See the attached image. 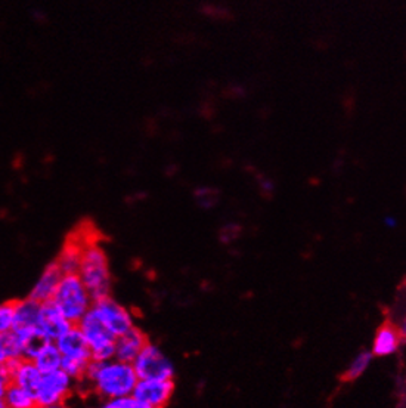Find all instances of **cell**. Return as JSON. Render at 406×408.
<instances>
[{
  "label": "cell",
  "mask_w": 406,
  "mask_h": 408,
  "mask_svg": "<svg viewBox=\"0 0 406 408\" xmlns=\"http://www.w3.org/2000/svg\"><path fill=\"white\" fill-rule=\"evenodd\" d=\"M92 389L102 401L133 394L137 383V376L133 366L115 358L107 361L92 360L80 380Z\"/></svg>",
  "instance_id": "6da1fadb"
},
{
  "label": "cell",
  "mask_w": 406,
  "mask_h": 408,
  "mask_svg": "<svg viewBox=\"0 0 406 408\" xmlns=\"http://www.w3.org/2000/svg\"><path fill=\"white\" fill-rule=\"evenodd\" d=\"M77 276L94 300L111 296L113 277L108 256L94 238L83 246Z\"/></svg>",
  "instance_id": "7a4b0ae2"
},
{
  "label": "cell",
  "mask_w": 406,
  "mask_h": 408,
  "mask_svg": "<svg viewBox=\"0 0 406 408\" xmlns=\"http://www.w3.org/2000/svg\"><path fill=\"white\" fill-rule=\"evenodd\" d=\"M50 300L74 326L87 314L94 303L92 296L77 274H64Z\"/></svg>",
  "instance_id": "3957f363"
},
{
  "label": "cell",
  "mask_w": 406,
  "mask_h": 408,
  "mask_svg": "<svg viewBox=\"0 0 406 408\" xmlns=\"http://www.w3.org/2000/svg\"><path fill=\"white\" fill-rule=\"evenodd\" d=\"M54 344L62 356L61 370H64L76 382H80L84 376L87 366L92 361V356L79 327L73 326L60 339H57Z\"/></svg>",
  "instance_id": "277c9868"
},
{
  "label": "cell",
  "mask_w": 406,
  "mask_h": 408,
  "mask_svg": "<svg viewBox=\"0 0 406 408\" xmlns=\"http://www.w3.org/2000/svg\"><path fill=\"white\" fill-rule=\"evenodd\" d=\"M76 326L79 327L86 340L87 348L91 351L92 360L107 361L114 358L117 337L102 324V321L96 317V314L92 310L87 311V314L77 322Z\"/></svg>",
  "instance_id": "5b68a950"
},
{
  "label": "cell",
  "mask_w": 406,
  "mask_h": 408,
  "mask_svg": "<svg viewBox=\"0 0 406 408\" xmlns=\"http://www.w3.org/2000/svg\"><path fill=\"white\" fill-rule=\"evenodd\" d=\"M137 380H166L174 378V364L169 356L151 342L137 353L132 363Z\"/></svg>",
  "instance_id": "8992f818"
},
{
  "label": "cell",
  "mask_w": 406,
  "mask_h": 408,
  "mask_svg": "<svg viewBox=\"0 0 406 408\" xmlns=\"http://www.w3.org/2000/svg\"><path fill=\"white\" fill-rule=\"evenodd\" d=\"M76 380L68 376L64 370H55L42 374L39 386L34 390V398L39 407L64 404L73 394Z\"/></svg>",
  "instance_id": "52a82bcc"
},
{
  "label": "cell",
  "mask_w": 406,
  "mask_h": 408,
  "mask_svg": "<svg viewBox=\"0 0 406 408\" xmlns=\"http://www.w3.org/2000/svg\"><path fill=\"white\" fill-rule=\"evenodd\" d=\"M91 310L115 337L125 334L132 327H135L132 312L111 296L94 300Z\"/></svg>",
  "instance_id": "ba28073f"
},
{
  "label": "cell",
  "mask_w": 406,
  "mask_h": 408,
  "mask_svg": "<svg viewBox=\"0 0 406 408\" xmlns=\"http://www.w3.org/2000/svg\"><path fill=\"white\" fill-rule=\"evenodd\" d=\"M173 394H174V382L173 379H166V380H137L132 395L142 402L151 405L152 408H166Z\"/></svg>",
  "instance_id": "9c48e42d"
},
{
  "label": "cell",
  "mask_w": 406,
  "mask_h": 408,
  "mask_svg": "<svg viewBox=\"0 0 406 408\" xmlns=\"http://www.w3.org/2000/svg\"><path fill=\"white\" fill-rule=\"evenodd\" d=\"M74 324H72L57 308L52 300L40 303V312L38 319V330L49 340L55 342L65 332H68Z\"/></svg>",
  "instance_id": "30bf717a"
},
{
  "label": "cell",
  "mask_w": 406,
  "mask_h": 408,
  "mask_svg": "<svg viewBox=\"0 0 406 408\" xmlns=\"http://www.w3.org/2000/svg\"><path fill=\"white\" fill-rule=\"evenodd\" d=\"M150 342L147 334L139 327H132L125 334H121L115 340V352L114 358L123 363L132 364L137 353Z\"/></svg>",
  "instance_id": "8fae6325"
},
{
  "label": "cell",
  "mask_w": 406,
  "mask_h": 408,
  "mask_svg": "<svg viewBox=\"0 0 406 408\" xmlns=\"http://www.w3.org/2000/svg\"><path fill=\"white\" fill-rule=\"evenodd\" d=\"M402 339V333L395 324H392V322H384L376 333L371 353H373V356H380V358L390 356L399 351Z\"/></svg>",
  "instance_id": "7c38bea8"
},
{
  "label": "cell",
  "mask_w": 406,
  "mask_h": 408,
  "mask_svg": "<svg viewBox=\"0 0 406 408\" xmlns=\"http://www.w3.org/2000/svg\"><path fill=\"white\" fill-rule=\"evenodd\" d=\"M62 272L60 269V266L57 265V262H52L49 264L43 272L40 274V277L38 278L36 284L33 285L31 288V293L30 298L38 300V302H47L54 296L57 287L62 278Z\"/></svg>",
  "instance_id": "4fadbf2b"
},
{
  "label": "cell",
  "mask_w": 406,
  "mask_h": 408,
  "mask_svg": "<svg viewBox=\"0 0 406 408\" xmlns=\"http://www.w3.org/2000/svg\"><path fill=\"white\" fill-rule=\"evenodd\" d=\"M40 312V302L30 296L23 300L15 302V321L13 329H38V319Z\"/></svg>",
  "instance_id": "5bb4252c"
},
{
  "label": "cell",
  "mask_w": 406,
  "mask_h": 408,
  "mask_svg": "<svg viewBox=\"0 0 406 408\" xmlns=\"http://www.w3.org/2000/svg\"><path fill=\"white\" fill-rule=\"evenodd\" d=\"M33 363L39 368V371L42 374H46V373H52V371L61 368L62 356H61V352L58 351V348L54 342H47L40 349V352L34 356Z\"/></svg>",
  "instance_id": "9a60e30c"
},
{
  "label": "cell",
  "mask_w": 406,
  "mask_h": 408,
  "mask_svg": "<svg viewBox=\"0 0 406 408\" xmlns=\"http://www.w3.org/2000/svg\"><path fill=\"white\" fill-rule=\"evenodd\" d=\"M6 408H38V401L30 390L9 383L5 395Z\"/></svg>",
  "instance_id": "2e32d148"
},
{
  "label": "cell",
  "mask_w": 406,
  "mask_h": 408,
  "mask_svg": "<svg viewBox=\"0 0 406 408\" xmlns=\"http://www.w3.org/2000/svg\"><path fill=\"white\" fill-rule=\"evenodd\" d=\"M373 358L374 356H373V353H371V351H361L347 366L346 371L343 373V379L347 382L359 379L362 374L368 370L371 363H373Z\"/></svg>",
  "instance_id": "e0dca14e"
},
{
  "label": "cell",
  "mask_w": 406,
  "mask_h": 408,
  "mask_svg": "<svg viewBox=\"0 0 406 408\" xmlns=\"http://www.w3.org/2000/svg\"><path fill=\"white\" fill-rule=\"evenodd\" d=\"M15 321V302L0 303V336L9 334Z\"/></svg>",
  "instance_id": "ac0fdd59"
},
{
  "label": "cell",
  "mask_w": 406,
  "mask_h": 408,
  "mask_svg": "<svg viewBox=\"0 0 406 408\" xmlns=\"http://www.w3.org/2000/svg\"><path fill=\"white\" fill-rule=\"evenodd\" d=\"M99 408H152V407L137 400L133 395H128L113 400H103Z\"/></svg>",
  "instance_id": "d6986e66"
},
{
  "label": "cell",
  "mask_w": 406,
  "mask_h": 408,
  "mask_svg": "<svg viewBox=\"0 0 406 408\" xmlns=\"http://www.w3.org/2000/svg\"><path fill=\"white\" fill-rule=\"evenodd\" d=\"M12 358H20V351L11 334L0 336V367Z\"/></svg>",
  "instance_id": "ffe728a7"
},
{
  "label": "cell",
  "mask_w": 406,
  "mask_h": 408,
  "mask_svg": "<svg viewBox=\"0 0 406 408\" xmlns=\"http://www.w3.org/2000/svg\"><path fill=\"white\" fill-rule=\"evenodd\" d=\"M239 228L235 225H227L225 230H222V242L223 243H231L234 240H237L238 235H239Z\"/></svg>",
  "instance_id": "44dd1931"
},
{
  "label": "cell",
  "mask_w": 406,
  "mask_h": 408,
  "mask_svg": "<svg viewBox=\"0 0 406 408\" xmlns=\"http://www.w3.org/2000/svg\"><path fill=\"white\" fill-rule=\"evenodd\" d=\"M9 386V380L5 376V374L0 371V408H6L5 405V395H6V389Z\"/></svg>",
  "instance_id": "7402d4cb"
},
{
  "label": "cell",
  "mask_w": 406,
  "mask_h": 408,
  "mask_svg": "<svg viewBox=\"0 0 406 408\" xmlns=\"http://www.w3.org/2000/svg\"><path fill=\"white\" fill-rule=\"evenodd\" d=\"M38 408H67L65 404H55V405H43V407H38Z\"/></svg>",
  "instance_id": "603a6c76"
},
{
  "label": "cell",
  "mask_w": 406,
  "mask_h": 408,
  "mask_svg": "<svg viewBox=\"0 0 406 408\" xmlns=\"http://www.w3.org/2000/svg\"><path fill=\"white\" fill-rule=\"evenodd\" d=\"M385 225H387V227H392V228H393L396 224H395V220H392V219H387V220H385Z\"/></svg>",
  "instance_id": "cb8c5ba5"
}]
</instances>
